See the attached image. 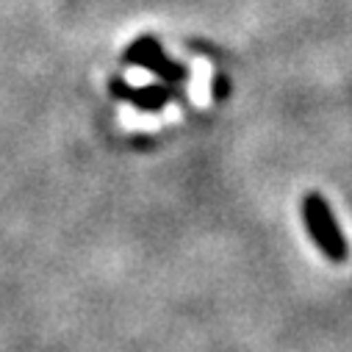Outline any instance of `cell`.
<instances>
[{"label":"cell","mask_w":352,"mask_h":352,"mask_svg":"<svg viewBox=\"0 0 352 352\" xmlns=\"http://www.w3.org/2000/svg\"><path fill=\"white\" fill-rule=\"evenodd\" d=\"M302 217H305V228H308L311 239L319 244V250L336 263L346 261L349 244H346V239H344V233H341V228H338V222H336V217H333V211L322 195L314 192L302 200Z\"/></svg>","instance_id":"obj_1"},{"label":"cell","mask_w":352,"mask_h":352,"mask_svg":"<svg viewBox=\"0 0 352 352\" xmlns=\"http://www.w3.org/2000/svg\"><path fill=\"white\" fill-rule=\"evenodd\" d=\"M128 61H133V64H139V67H144V69H150V72H155L158 78L172 80V83H175V80H186V69L178 67V64H172L150 39L133 45L131 53H128Z\"/></svg>","instance_id":"obj_2"},{"label":"cell","mask_w":352,"mask_h":352,"mask_svg":"<svg viewBox=\"0 0 352 352\" xmlns=\"http://www.w3.org/2000/svg\"><path fill=\"white\" fill-rule=\"evenodd\" d=\"M114 95H120L122 100L133 103L142 111H158L175 98L169 86H142V89H131L125 83H114Z\"/></svg>","instance_id":"obj_3"}]
</instances>
